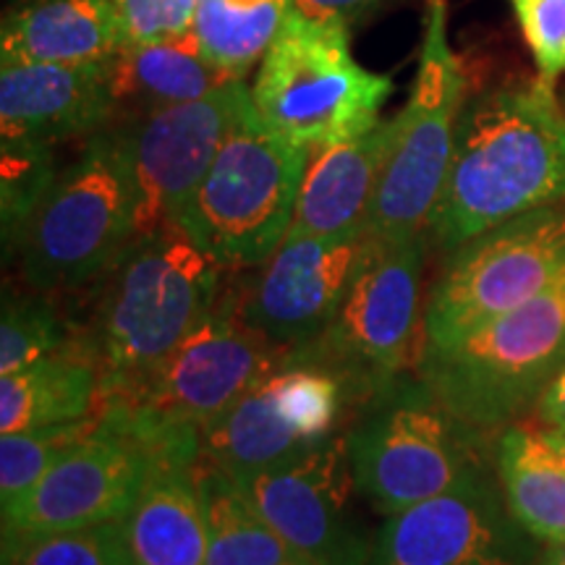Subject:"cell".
<instances>
[{
    "instance_id": "6da1fadb",
    "label": "cell",
    "mask_w": 565,
    "mask_h": 565,
    "mask_svg": "<svg viewBox=\"0 0 565 565\" xmlns=\"http://www.w3.org/2000/svg\"><path fill=\"white\" fill-rule=\"evenodd\" d=\"M555 202H565V110L555 84L536 76L466 97L427 238L454 252Z\"/></svg>"
},
{
    "instance_id": "7a4b0ae2",
    "label": "cell",
    "mask_w": 565,
    "mask_h": 565,
    "mask_svg": "<svg viewBox=\"0 0 565 565\" xmlns=\"http://www.w3.org/2000/svg\"><path fill=\"white\" fill-rule=\"evenodd\" d=\"M228 273L207 249L168 223L131 238L97 280L82 349L100 370V401L129 391L200 324Z\"/></svg>"
},
{
    "instance_id": "3957f363",
    "label": "cell",
    "mask_w": 565,
    "mask_h": 565,
    "mask_svg": "<svg viewBox=\"0 0 565 565\" xmlns=\"http://www.w3.org/2000/svg\"><path fill=\"white\" fill-rule=\"evenodd\" d=\"M288 359L246 322L236 280L225 282L215 307L154 370L129 391L103 398L95 412L121 422L152 450L200 445L217 416Z\"/></svg>"
},
{
    "instance_id": "277c9868",
    "label": "cell",
    "mask_w": 565,
    "mask_h": 565,
    "mask_svg": "<svg viewBox=\"0 0 565 565\" xmlns=\"http://www.w3.org/2000/svg\"><path fill=\"white\" fill-rule=\"evenodd\" d=\"M343 440L356 492L383 515L437 498L494 466L487 433L408 372L353 412Z\"/></svg>"
},
{
    "instance_id": "5b68a950",
    "label": "cell",
    "mask_w": 565,
    "mask_h": 565,
    "mask_svg": "<svg viewBox=\"0 0 565 565\" xmlns=\"http://www.w3.org/2000/svg\"><path fill=\"white\" fill-rule=\"evenodd\" d=\"M131 238V160L124 131L110 124L82 139L6 259L24 288L66 296L95 286Z\"/></svg>"
},
{
    "instance_id": "8992f818",
    "label": "cell",
    "mask_w": 565,
    "mask_h": 565,
    "mask_svg": "<svg viewBox=\"0 0 565 565\" xmlns=\"http://www.w3.org/2000/svg\"><path fill=\"white\" fill-rule=\"evenodd\" d=\"M309 150L282 139L246 89L179 225L225 270H254L291 228Z\"/></svg>"
},
{
    "instance_id": "52a82bcc",
    "label": "cell",
    "mask_w": 565,
    "mask_h": 565,
    "mask_svg": "<svg viewBox=\"0 0 565 565\" xmlns=\"http://www.w3.org/2000/svg\"><path fill=\"white\" fill-rule=\"evenodd\" d=\"M563 359L565 275L469 335L422 349L414 366L450 412L492 433L536 408Z\"/></svg>"
},
{
    "instance_id": "ba28073f",
    "label": "cell",
    "mask_w": 565,
    "mask_h": 565,
    "mask_svg": "<svg viewBox=\"0 0 565 565\" xmlns=\"http://www.w3.org/2000/svg\"><path fill=\"white\" fill-rule=\"evenodd\" d=\"M259 118L294 145H338L372 131L393 79L353 58L351 30L288 13L249 87Z\"/></svg>"
},
{
    "instance_id": "9c48e42d",
    "label": "cell",
    "mask_w": 565,
    "mask_h": 565,
    "mask_svg": "<svg viewBox=\"0 0 565 565\" xmlns=\"http://www.w3.org/2000/svg\"><path fill=\"white\" fill-rule=\"evenodd\" d=\"M427 236L366 244L345 299L317 341L288 353V362L330 370L349 387L353 412L380 387L416 364L422 351V273Z\"/></svg>"
},
{
    "instance_id": "30bf717a",
    "label": "cell",
    "mask_w": 565,
    "mask_h": 565,
    "mask_svg": "<svg viewBox=\"0 0 565 565\" xmlns=\"http://www.w3.org/2000/svg\"><path fill=\"white\" fill-rule=\"evenodd\" d=\"M466 87L461 58L448 38V6L429 0L412 92L391 118V150L366 225L370 236L393 244L427 236L454 160Z\"/></svg>"
},
{
    "instance_id": "8fae6325",
    "label": "cell",
    "mask_w": 565,
    "mask_h": 565,
    "mask_svg": "<svg viewBox=\"0 0 565 565\" xmlns=\"http://www.w3.org/2000/svg\"><path fill=\"white\" fill-rule=\"evenodd\" d=\"M565 275V202L494 225L448 252L424 301L422 349L448 345L536 299Z\"/></svg>"
},
{
    "instance_id": "7c38bea8",
    "label": "cell",
    "mask_w": 565,
    "mask_h": 565,
    "mask_svg": "<svg viewBox=\"0 0 565 565\" xmlns=\"http://www.w3.org/2000/svg\"><path fill=\"white\" fill-rule=\"evenodd\" d=\"M540 542L508 511L492 469L385 515L366 565H536Z\"/></svg>"
},
{
    "instance_id": "4fadbf2b",
    "label": "cell",
    "mask_w": 565,
    "mask_h": 565,
    "mask_svg": "<svg viewBox=\"0 0 565 565\" xmlns=\"http://www.w3.org/2000/svg\"><path fill=\"white\" fill-rule=\"evenodd\" d=\"M152 448L121 422L97 412L95 429L13 503L3 505V536L68 532L121 521L139 498Z\"/></svg>"
},
{
    "instance_id": "5bb4252c",
    "label": "cell",
    "mask_w": 565,
    "mask_h": 565,
    "mask_svg": "<svg viewBox=\"0 0 565 565\" xmlns=\"http://www.w3.org/2000/svg\"><path fill=\"white\" fill-rule=\"evenodd\" d=\"M246 89V79H236L200 100L113 124L124 131L131 160L134 238L181 221Z\"/></svg>"
},
{
    "instance_id": "9a60e30c",
    "label": "cell",
    "mask_w": 565,
    "mask_h": 565,
    "mask_svg": "<svg viewBox=\"0 0 565 565\" xmlns=\"http://www.w3.org/2000/svg\"><path fill=\"white\" fill-rule=\"evenodd\" d=\"M294 557L307 565H366L372 540L351 513L356 490L343 435L299 461L238 477Z\"/></svg>"
},
{
    "instance_id": "2e32d148",
    "label": "cell",
    "mask_w": 565,
    "mask_h": 565,
    "mask_svg": "<svg viewBox=\"0 0 565 565\" xmlns=\"http://www.w3.org/2000/svg\"><path fill=\"white\" fill-rule=\"evenodd\" d=\"M362 236H286L252 278L236 280L252 328L288 353L317 341L341 309L362 259Z\"/></svg>"
},
{
    "instance_id": "e0dca14e",
    "label": "cell",
    "mask_w": 565,
    "mask_h": 565,
    "mask_svg": "<svg viewBox=\"0 0 565 565\" xmlns=\"http://www.w3.org/2000/svg\"><path fill=\"white\" fill-rule=\"evenodd\" d=\"M110 124L108 63L58 66L0 61V139L61 147Z\"/></svg>"
},
{
    "instance_id": "ac0fdd59",
    "label": "cell",
    "mask_w": 565,
    "mask_h": 565,
    "mask_svg": "<svg viewBox=\"0 0 565 565\" xmlns=\"http://www.w3.org/2000/svg\"><path fill=\"white\" fill-rule=\"evenodd\" d=\"M196 445L152 450L139 498L121 519L134 565H207V521L196 484Z\"/></svg>"
},
{
    "instance_id": "d6986e66",
    "label": "cell",
    "mask_w": 565,
    "mask_h": 565,
    "mask_svg": "<svg viewBox=\"0 0 565 565\" xmlns=\"http://www.w3.org/2000/svg\"><path fill=\"white\" fill-rule=\"evenodd\" d=\"M393 121L362 137L309 150L291 228L286 236H362L391 150Z\"/></svg>"
},
{
    "instance_id": "ffe728a7",
    "label": "cell",
    "mask_w": 565,
    "mask_h": 565,
    "mask_svg": "<svg viewBox=\"0 0 565 565\" xmlns=\"http://www.w3.org/2000/svg\"><path fill=\"white\" fill-rule=\"evenodd\" d=\"M126 45L113 0H19L0 26V61L103 66Z\"/></svg>"
},
{
    "instance_id": "44dd1931",
    "label": "cell",
    "mask_w": 565,
    "mask_h": 565,
    "mask_svg": "<svg viewBox=\"0 0 565 565\" xmlns=\"http://www.w3.org/2000/svg\"><path fill=\"white\" fill-rule=\"evenodd\" d=\"M236 82L217 66L194 30L129 42L108 63L113 124L192 103Z\"/></svg>"
},
{
    "instance_id": "7402d4cb",
    "label": "cell",
    "mask_w": 565,
    "mask_h": 565,
    "mask_svg": "<svg viewBox=\"0 0 565 565\" xmlns=\"http://www.w3.org/2000/svg\"><path fill=\"white\" fill-rule=\"evenodd\" d=\"M317 448L322 445L309 440L282 406L270 374L200 435L204 461L228 471L233 479L294 463Z\"/></svg>"
},
{
    "instance_id": "603a6c76",
    "label": "cell",
    "mask_w": 565,
    "mask_h": 565,
    "mask_svg": "<svg viewBox=\"0 0 565 565\" xmlns=\"http://www.w3.org/2000/svg\"><path fill=\"white\" fill-rule=\"evenodd\" d=\"M100 404V370L76 343L0 377V433L79 422Z\"/></svg>"
},
{
    "instance_id": "cb8c5ba5",
    "label": "cell",
    "mask_w": 565,
    "mask_h": 565,
    "mask_svg": "<svg viewBox=\"0 0 565 565\" xmlns=\"http://www.w3.org/2000/svg\"><path fill=\"white\" fill-rule=\"evenodd\" d=\"M494 475L508 511L540 545L565 540V463L545 435L511 424L494 443Z\"/></svg>"
},
{
    "instance_id": "d4e9b609",
    "label": "cell",
    "mask_w": 565,
    "mask_h": 565,
    "mask_svg": "<svg viewBox=\"0 0 565 565\" xmlns=\"http://www.w3.org/2000/svg\"><path fill=\"white\" fill-rule=\"evenodd\" d=\"M196 484L207 521V565H280L291 561V550L228 471L200 458Z\"/></svg>"
},
{
    "instance_id": "484cf974",
    "label": "cell",
    "mask_w": 565,
    "mask_h": 565,
    "mask_svg": "<svg viewBox=\"0 0 565 565\" xmlns=\"http://www.w3.org/2000/svg\"><path fill=\"white\" fill-rule=\"evenodd\" d=\"M294 0H196L192 30L217 66L246 79L263 61Z\"/></svg>"
},
{
    "instance_id": "4316f807",
    "label": "cell",
    "mask_w": 565,
    "mask_h": 565,
    "mask_svg": "<svg viewBox=\"0 0 565 565\" xmlns=\"http://www.w3.org/2000/svg\"><path fill=\"white\" fill-rule=\"evenodd\" d=\"M79 343V328L61 312L58 296L6 291L0 315V377Z\"/></svg>"
},
{
    "instance_id": "83f0119b",
    "label": "cell",
    "mask_w": 565,
    "mask_h": 565,
    "mask_svg": "<svg viewBox=\"0 0 565 565\" xmlns=\"http://www.w3.org/2000/svg\"><path fill=\"white\" fill-rule=\"evenodd\" d=\"M97 424V412L79 422L21 429L0 437V505L30 492L55 461L76 448Z\"/></svg>"
},
{
    "instance_id": "f1b7e54d",
    "label": "cell",
    "mask_w": 565,
    "mask_h": 565,
    "mask_svg": "<svg viewBox=\"0 0 565 565\" xmlns=\"http://www.w3.org/2000/svg\"><path fill=\"white\" fill-rule=\"evenodd\" d=\"M3 171H0V221H3V252H11L42 196L58 179L61 168L55 147L26 139H0Z\"/></svg>"
},
{
    "instance_id": "f546056e",
    "label": "cell",
    "mask_w": 565,
    "mask_h": 565,
    "mask_svg": "<svg viewBox=\"0 0 565 565\" xmlns=\"http://www.w3.org/2000/svg\"><path fill=\"white\" fill-rule=\"evenodd\" d=\"M0 565H134L121 521L68 532L3 536Z\"/></svg>"
},
{
    "instance_id": "4dcf8cb0",
    "label": "cell",
    "mask_w": 565,
    "mask_h": 565,
    "mask_svg": "<svg viewBox=\"0 0 565 565\" xmlns=\"http://www.w3.org/2000/svg\"><path fill=\"white\" fill-rule=\"evenodd\" d=\"M524 34L540 79L565 76V0H508Z\"/></svg>"
},
{
    "instance_id": "1f68e13d",
    "label": "cell",
    "mask_w": 565,
    "mask_h": 565,
    "mask_svg": "<svg viewBox=\"0 0 565 565\" xmlns=\"http://www.w3.org/2000/svg\"><path fill=\"white\" fill-rule=\"evenodd\" d=\"M121 13L126 40L141 42L192 30L196 0H113Z\"/></svg>"
},
{
    "instance_id": "d6a6232c",
    "label": "cell",
    "mask_w": 565,
    "mask_h": 565,
    "mask_svg": "<svg viewBox=\"0 0 565 565\" xmlns=\"http://www.w3.org/2000/svg\"><path fill=\"white\" fill-rule=\"evenodd\" d=\"M385 3L387 0H294L291 11L312 21H322V24H341L351 30Z\"/></svg>"
},
{
    "instance_id": "836d02e7",
    "label": "cell",
    "mask_w": 565,
    "mask_h": 565,
    "mask_svg": "<svg viewBox=\"0 0 565 565\" xmlns=\"http://www.w3.org/2000/svg\"><path fill=\"white\" fill-rule=\"evenodd\" d=\"M536 416L547 429H565V359L536 404Z\"/></svg>"
},
{
    "instance_id": "e575fe53",
    "label": "cell",
    "mask_w": 565,
    "mask_h": 565,
    "mask_svg": "<svg viewBox=\"0 0 565 565\" xmlns=\"http://www.w3.org/2000/svg\"><path fill=\"white\" fill-rule=\"evenodd\" d=\"M536 565H565V540L555 542V545H547V550L542 553L540 563Z\"/></svg>"
},
{
    "instance_id": "d590c367",
    "label": "cell",
    "mask_w": 565,
    "mask_h": 565,
    "mask_svg": "<svg viewBox=\"0 0 565 565\" xmlns=\"http://www.w3.org/2000/svg\"><path fill=\"white\" fill-rule=\"evenodd\" d=\"M542 435H545L550 448H553L557 458L565 463V429H542Z\"/></svg>"
},
{
    "instance_id": "8d00e7d4",
    "label": "cell",
    "mask_w": 565,
    "mask_h": 565,
    "mask_svg": "<svg viewBox=\"0 0 565 565\" xmlns=\"http://www.w3.org/2000/svg\"><path fill=\"white\" fill-rule=\"evenodd\" d=\"M280 565H307V563L299 561V557H291V561H286V563H280Z\"/></svg>"
}]
</instances>
